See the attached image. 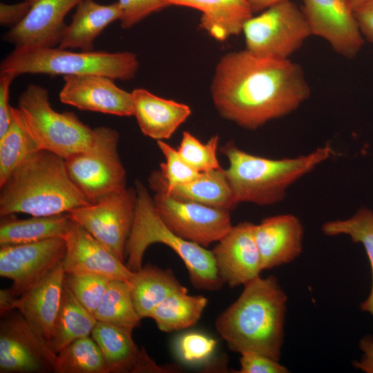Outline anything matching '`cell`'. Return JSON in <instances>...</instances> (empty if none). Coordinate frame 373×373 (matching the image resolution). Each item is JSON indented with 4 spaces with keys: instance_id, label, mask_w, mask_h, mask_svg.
Listing matches in <instances>:
<instances>
[{
    "instance_id": "1",
    "label": "cell",
    "mask_w": 373,
    "mask_h": 373,
    "mask_svg": "<svg viewBox=\"0 0 373 373\" xmlns=\"http://www.w3.org/2000/svg\"><path fill=\"white\" fill-rule=\"evenodd\" d=\"M210 90L220 115L248 130L291 113L311 93L299 64L258 57L246 49L220 59Z\"/></svg>"
},
{
    "instance_id": "2",
    "label": "cell",
    "mask_w": 373,
    "mask_h": 373,
    "mask_svg": "<svg viewBox=\"0 0 373 373\" xmlns=\"http://www.w3.org/2000/svg\"><path fill=\"white\" fill-rule=\"evenodd\" d=\"M243 286L236 300L216 318V329L230 350L279 361L287 296L274 276H259Z\"/></svg>"
},
{
    "instance_id": "3",
    "label": "cell",
    "mask_w": 373,
    "mask_h": 373,
    "mask_svg": "<svg viewBox=\"0 0 373 373\" xmlns=\"http://www.w3.org/2000/svg\"><path fill=\"white\" fill-rule=\"evenodd\" d=\"M90 204L69 177L65 160L45 150L28 157L0 186L1 217L55 216Z\"/></svg>"
},
{
    "instance_id": "4",
    "label": "cell",
    "mask_w": 373,
    "mask_h": 373,
    "mask_svg": "<svg viewBox=\"0 0 373 373\" xmlns=\"http://www.w3.org/2000/svg\"><path fill=\"white\" fill-rule=\"evenodd\" d=\"M229 162L224 169L238 203L268 206L282 202L288 188L334 155L329 144L295 157L255 155L229 141L220 149Z\"/></svg>"
},
{
    "instance_id": "5",
    "label": "cell",
    "mask_w": 373,
    "mask_h": 373,
    "mask_svg": "<svg viewBox=\"0 0 373 373\" xmlns=\"http://www.w3.org/2000/svg\"><path fill=\"white\" fill-rule=\"evenodd\" d=\"M137 204L126 246V267L133 272L142 267L147 248L155 243L170 247L184 262L191 283L198 289L217 291L224 284L219 276L212 251L175 234L157 213L153 198L140 181L135 182Z\"/></svg>"
},
{
    "instance_id": "6",
    "label": "cell",
    "mask_w": 373,
    "mask_h": 373,
    "mask_svg": "<svg viewBox=\"0 0 373 373\" xmlns=\"http://www.w3.org/2000/svg\"><path fill=\"white\" fill-rule=\"evenodd\" d=\"M131 52H73L59 47L15 48L1 61L0 73L15 77L24 74L56 75H98L114 80L133 79L139 69Z\"/></svg>"
},
{
    "instance_id": "7",
    "label": "cell",
    "mask_w": 373,
    "mask_h": 373,
    "mask_svg": "<svg viewBox=\"0 0 373 373\" xmlns=\"http://www.w3.org/2000/svg\"><path fill=\"white\" fill-rule=\"evenodd\" d=\"M18 113L41 150L66 159L87 149L94 138V128L73 112L59 113L50 103L44 87L30 84L18 99Z\"/></svg>"
},
{
    "instance_id": "8",
    "label": "cell",
    "mask_w": 373,
    "mask_h": 373,
    "mask_svg": "<svg viewBox=\"0 0 373 373\" xmlns=\"http://www.w3.org/2000/svg\"><path fill=\"white\" fill-rule=\"evenodd\" d=\"M119 133L110 127L94 128L86 150L64 159L68 174L91 204L124 191L126 174L117 148Z\"/></svg>"
},
{
    "instance_id": "9",
    "label": "cell",
    "mask_w": 373,
    "mask_h": 373,
    "mask_svg": "<svg viewBox=\"0 0 373 373\" xmlns=\"http://www.w3.org/2000/svg\"><path fill=\"white\" fill-rule=\"evenodd\" d=\"M242 32L247 50L258 57L279 60L289 59L312 35L302 9L290 0L251 17Z\"/></svg>"
},
{
    "instance_id": "10",
    "label": "cell",
    "mask_w": 373,
    "mask_h": 373,
    "mask_svg": "<svg viewBox=\"0 0 373 373\" xmlns=\"http://www.w3.org/2000/svg\"><path fill=\"white\" fill-rule=\"evenodd\" d=\"M137 198L135 189L126 188L119 193L97 203L77 208L68 213L124 262L126 242L134 222Z\"/></svg>"
},
{
    "instance_id": "11",
    "label": "cell",
    "mask_w": 373,
    "mask_h": 373,
    "mask_svg": "<svg viewBox=\"0 0 373 373\" xmlns=\"http://www.w3.org/2000/svg\"><path fill=\"white\" fill-rule=\"evenodd\" d=\"M155 209L178 236L207 247L222 239L232 227L230 211L179 200L162 189L151 188Z\"/></svg>"
},
{
    "instance_id": "12",
    "label": "cell",
    "mask_w": 373,
    "mask_h": 373,
    "mask_svg": "<svg viewBox=\"0 0 373 373\" xmlns=\"http://www.w3.org/2000/svg\"><path fill=\"white\" fill-rule=\"evenodd\" d=\"M57 354L19 312L0 323V373L54 372Z\"/></svg>"
},
{
    "instance_id": "13",
    "label": "cell",
    "mask_w": 373,
    "mask_h": 373,
    "mask_svg": "<svg viewBox=\"0 0 373 373\" xmlns=\"http://www.w3.org/2000/svg\"><path fill=\"white\" fill-rule=\"evenodd\" d=\"M66 251L62 237L1 246L0 276L12 281L9 288L19 297L59 265Z\"/></svg>"
},
{
    "instance_id": "14",
    "label": "cell",
    "mask_w": 373,
    "mask_h": 373,
    "mask_svg": "<svg viewBox=\"0 0 373 373\" xmlns=\"http://www.w3.org/2000/svg\"><path fill=\"white\" fill-rule=\"evenodd\" d=\"M301 8L312 34L325 40L338 55L355 57L364 44L350 0H303Z\"/></svg>"
},
{
    "instance_id": "15",
    "label": "cell",
    "mask_w": 373,
    "mask_h": 373,
    "mask_svg": "<svg viewBox=\"0 0 373 373\" xmlns=\"http://www.w3.org/2000/svg\"><path fill=\"white\" fill-rule=\"evenodd\" d=\"M83 0H32L31 8L18 24L3 35L17 49L55 47L66 27L68 13Z\"/></svg>"
},
{
    "instance_id": "16",
    "label": "cell",
    "mask_w": 373,
    "mask_h": 373,
    "mask_svg": "<svg viewBox=\"0 0 373 373\" xmlns=\"http://www.w3.org/2000/svg\"><path fill=\"white\" fill-rule=\"evenodd\" d=\"M254 226L249 222L232 226L212 250L219 276L231 288L245 285L262 271Z\"/></svg>"
},
{
    "instance_id": "17",
    "label": "cell",
    "mask_w": 373,
    "mask_h": 373,
    "mask_svg": "<svg viewBox=\"0 0 373 373\" xmlns=\"http://www.w3.org/2000/svg\"><path fill=\"white\" fill-rule=\"evenodd\" d=\"M59 100L83 111L117 116L133 115L131 92L118 87L114 79L98 75H67Z\"/></svg>"
},
{
    "instance_id": "18",
    "label": "cell",
    "mask_w": 373,
    "mask_h": 373,
    "mask_svg": "<svg viewBox=\"0 0 373 373\" xmlns=\"http://www.w3.org/2000/svg\"><path fill=\"white\" fill-rule=\"evenodd\" d=\"M64 238L66 251L61 263L65 273H93L126 282L132 278L133 272L124 262L75 221Z\"/></svg>"
},
{
    "instance_id": "19",
    "label": "cell",
    "mask_w": 373,
    "mask_h": 373,
    "mask_svg": "<svg viewBox=\"0 0 373 373\" xmlns=\"http://www.w3.org/2000/svg\"><path fill=\"white\" fill-rule=\"evenodd\" d=\"M99 345L108 373H170L176 365H158L144 348L138 347L132 332L97 321L90 335Z\"/></svg>"
},
{
    "instance_id": "20",
    "label": "cell",
    "mask_w": 373,
    "mask_h": 373,
    "mask_svg": "<svg viewBox=\"0 0 373 373\" xmlns=\"http://www.w3.org/2000/svg\"><path fill=\"white\" fill-rule=\"evenodd\" d=\"M254 236L262 271L289 263L303 251L304 227L291 213L263 219L255 224Z\"/></svg>"
},
{
    "instance_id": "21",
    "label": "cell",
    "mask_w": 373,
    "mask_h": 373,
    "mask_svg": "<svg viewBox=\"0 0 373 373\" xmlns=\"http://www.w3.org/2000/svg\"><path fill=\"white\" fill-rule=\"evenodd\" d=\"M61 262L21 294L15 303V309L47 341L61 299L65 275Z\"/></svg>"
},
{
    "instance_id": "22",
    "label": "cell",
    "mask_w": 373,
    "mask_h": 373,
    "mask_svg": "<svg viewBox=\"0 0 373 373\" xmlns=\"http://www.w3.org/2000/svg\"><path fill=\"white\" fill-rule=\"evenodd\" d=\"M133 116L144 135L157 140L171 138L191 115L186 104L157 96L144 88L132 92Z\"/></svg>"
},
{
    "instance_id": "23",
    "label": "cell",
    "mask_w": 373,
    "mask_h": 373,
    "mask_svg": "<svg viewBox=\"0 0 373 373\" xmlns=\"http://www.w3.org/2000/svg\"><path fill=\"white\" fill-rule=\"evenodd\" d=\"M169 6H180L199 10V26L211 37L224 41L242 32L253 12L245 0H163Z\"/></svg>"
},
{
    "instance_id": "24",
    "label": "cell",
    "mask_w": 373,
    "mask_h": 373,
    "mask_svg": "<svg viewBox=\"0 0 373 373\" xmlns=\"http://www.w3.org/2000/svg\"><path fill=\"white\" fill-rule=\"evenodd\" d=\"M118 2L100 4L94 0H83L75 8L70 23L66 25L58 47L90 52L96 38L110 23L120 18Z\"/></svg>"
},
{
    "instance_id": "25",
    "label": "cell",
    "mask_w": 373,
    "mask_h": 373,
    "mask_svg": "<svg viewBox=\"0 0 373 373\" xmlns=\"http://www.w3.org/2000/svg\"><path fill=\"white\" fill-rule=\"evenodd\" d=\"M128 283L135 307L142 318L149 317L166 298L184 287L171 269L149 264L133 272Z\"/></svg>"
},
{
    "instance_id": "26",
    "label": "cell",
    "mask_w": 373,
    "mask_h": 373,
    "mask_svg": "<svg viewBox=\"0 0 373 373\" xmlns=\"http://www.w3.org/2000/svg\"><path fill=\"white\" fill-rule=\"evenodd\" d=\"M154 187L160 188L151 186V189ZM164 191L179 200L230 211L238 204L222 167L202 172L193 180L178 185L168 192Z\"/></svg>"
},
{
    "instance_id": "27",
    "label": "cell",
    "mask_w": 373,
    "mask_h": 373,
    "mask_svg": "<svg viewBox=\"0 0 373 373\" xmlns=\"http://www.w3.org/2000/svg\"><path fill=\"white\" fill-rule=\"evenodd\" d=\"M6 217L0 224V246L30 243L56 237L64 238L74 223L68 213L32 216L21 220Z\"/></svg>"
},
{
    "instance_id": "28",
    "label": "cell",
    "mask_w": 373,
    "mask_h": 373,
    "mask_svg": "<svg viewBox=\"0 0 373 373\" xmlns=\"http://www.w3.org/2000/svg\"><path fill=\"white\" fill-rule=\"evenodd\" d=\"M97 321L64 282L59 309L47 341L48 345L57 354L74 341L90 336Z\"/></svg>"
},
{
    "instance_id": "29",
    "label": "cell",
    "mask_w": 373,
    "mask_h": 373,
    "mask_svg": "<svg viewBox=\"0 0 373 373\" xmlns=\"http://www.w3.org/2000/svg\"><path fill=\"white\" fill-rule=\"evenodd\" d=\"M208 300L203 296H191L187 289L175 291L166 298L150 313L157 328L172 332L192 327L200 318Z\"/></svg>"
},
{
    "instance_id": "30",
    "label": "cell",
    "mask_w": 373,
    "mask_h": 373,
    "mask_svg": "<svg viewBox=\"0 0 373 373\" xmlns=\"http://www.w3.org/2000/svg\"><path fill=\"white\" fill-rule=\"evenodd\" d=\"M323 233L327 236H347L352 242L364 247L372 271V286L367 298L361 303V310L369 313L373 318V211L362 207L351 217L325 222Z\"/></svg>"
},
{
    "instance_id": "31",
    "label": "cell",
    "mask_w": 373,
    "mask_h": 373,
    "mask_svg": "<svg viewBox=\"0 0 373 373\" xmlns=\"http://www.w3.org/2000/svg\"><path fill=\"white\" fill-rule=\"evenodd\" d=\"M93 315L97 321L130 332L140 326L142 319L135 307L128 282L119 280H111Z\"/></svg>"
},
{
    "instance_id": "32",
    "label": "cell",
    "mask_w": 373,
    "mask_h": 373,
    "mask_svg": "<svg viewBox=\"0 0 373 373\" xmlns=\"http://www.w3.org/2000/svg\"><path fill=\"white\" fill-rule=\"evenodd\" d=\"M13 119L0 136V186L28 157L41 150L22 121L17 108H12Z\"/></svg>"
},
{
    "instance_id": "33",
    "label": "cell",
    "mask_w": 373,
    "mask_h": 373,
    "mask_svg": "<svg viewBox=\"0 0 373 373\" xmlns=\"http://www.w3.org/2000/svg\"><path fill=\"white\" fill-rule=\"evenodd\" d=\"M55 373H108L104 355L91 336L78 338L57 354Z\"/></svg>"
},
{
    "instance_id": "34",
    "label": "cell",
    "mask_w": 373,
    "mask_h": 373,
    "mask_svg": "<svg viewBox=\"0 0 373 373\" xmlns=\"http://www.w3.org/2000/svg\"><path fill=\"white\" fill-rule=\"evenodd\" d=\"M157 145L165 162L160 164V171H155L150 175V187L158 186L168 192L178 185L193 180L200 173L184 161L178 149L163 140H157Z\"/></svg>"
},
{
    "instance_id": "35",
    "label": "cell",
    "mask_w": 373,
    "mask_h": 373,
    "mask_svg": "<svg viewBox=\"0 0 373 373\" xmlns=\"http://www.w3.org/2000/svg\"><path fill=\"white\" fill-rule=\"evenodd\" d=\"M220 137L212 136L206 143L201 142L193 134L184 131L178 151L184 161L199 173L220 168L217 157Z\"/></svg>"
},
{
    "instance_id": "36",
    "label": "cell",
    "mask_w": 373,
    "mask_h": 373,
    "mask_svg": "<svg viewBox=\"0 0 373 373\" xmlns=\"http://www.w3.org/2000/svg\"><path fill=\"white\" fill-rule=\"evenodd\" d=\"M111 280L107 277L93 273H65L64 278L65 285L93 315Z\"/></svg>"
},
{
    "instance_id": "37",
    "label": "cell",
    "mask_w": 373,
    "mask_h": 373,
    "mask_svg": "<svg viewBox=\"0 0 373 373\" xmlns=\"http://www.w3.org/2000/svg\"><path fill=\"white\" fill-rule=\"evenodd\" d=\"M216 341L199 332L181 334L176 339L175 349L179 358L189 365L201 364L207 361L214 353Z\"/></svg>"
},
{
    "instance_id": "38",
    "label": "cell",
    "mask_w": 373,
    "mask_h": 373,
    "mask_svg": "<svg viewBox=\"0 0 373 373\" xmlns=\"http://www.w3.org/2000/svg\"><path fill=\"white\" fill-rule=\"evenodd\" d=\"M120 26L129 29L147 17L169 6L163 0H118Z\"/></svg>"
},
{
    "instance_id": "39",
    "label": "cell",
    "mask_w": 373,
    "mask_h": 373,
    "mask_svg": "<svg viewBox=\"0 0 373 373\" xmlns=\"http://www.w3.org/2000/svg\"><path fill=\"white\" fill-rule=\"evenodd\" d=\"M240 373H287L288 369L280 364L279 361L267 356L247 352L240 354Z\"/></svg>"
},
{
    "instance_id": "40",
    "label": "cell",
    "mask_w": 373,
    "mask_h": 373,
    "mask_svg": "<svg viewBox=\"0 0 373 373\" xmlns=\"http://www.w3.org/2000/svg\"><path fill=\"white\" fill-rule=\"evenodd\" d=\"M15 78L12 74L0 73V136L6 132L13 119L9 98L10 84Z\"/></svg>"
},
{
    "instance_id": "41",
    "label": "cell",
    "mask_w": 373,
    "mask_h": 373,
    "mask_svg": "<svg viewBox=\"0 0 373 373\" xmlns=\"http://www.w3.org/2000/svg\"><path fill=\"white\" fill-rule=\"evenodd\" d=\"M32 0H23L15 3H0V24L10 28L22 21L28 13Z\"/></svg>"
},
{
    "instance_id": "42",
    "label": "cell",
    "mask_w": 373,
    "mask_h": 373,
    "mask_svg": "<svg viewBox=\"0 0 373 373\" xmlns=\"http://www.w3.org/2000/svg\"><path fill=\"white\" fill-rule=\"evenodd\" d=\"M354 14L362 35L373 43V0L355 9Z\"/></svg>"
},
{
    "instance_id": "43",
    "label": "cell",
    "mask_w": 373,
    "mask_h": 373,
    "mask_svg": "<svg viewBox=\"0 0 373 373\" xmlns=\"http://www.w3.org/2000/svg\"><path fill=\"white\" fill-rule=\"evenodd\" d=\"M17 296L10 288L0 290V313L3 316L15 309Z\"/></svg>"
},
{
    "instance_id": "44",
    "label": "cell",
    "mask_w": 373,
    "mask_h": 373,
    "mask_svg": "<svg viewBox=\"0 0 373 373\" xmlns=\"http://www.w3.org/2000/svg\"><path fill=\"white\" fill-rule=\"evenodd\" d=\"M253 13L263 11L269 7L285 0H245Z\"/></svg>"
},
{
    "instance_id": "45",
    "label": "cell",
    "mask_w": 373,
    "mask_h": 373,
    "mask_svg": "<svg viewBox=\"0 0 373 373\" xmlns=\"http://www.w3.org/2000/svg\"><path fill=\"white\" fill-rule=\"evenodd\" d=\"M350 1L354 10H355L369 0H350Z\"/></svg>"
}]
</instances>
